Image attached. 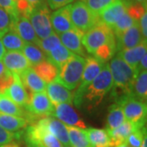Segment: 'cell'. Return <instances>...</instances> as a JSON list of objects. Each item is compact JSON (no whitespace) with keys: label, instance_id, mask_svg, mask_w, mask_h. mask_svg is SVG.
I'll use <instances>...</instances> for the list:
<instances>
[{"label":"cell","instance_id":"1","mask_svg":"<svg viewBox=\"0 0 147 147\" xmlns=\"http://www.w3.org/2000/svg\"><path fill=\"white\" fill-rule=\"evenodd\" d=\"M110 74L113 79L112 96L115 100L130 95L131 86L135 79V71L117 54L113 57L109 64Z\"/></svg>","mask_w":147,"mask_h":147},{"label":"cell","instance_id":"2","mask_svg":"<svg viewBox=\"0 0 147 147\" xmlns=\"http://www.w3.org/2000/svg\"><path fill=\"white\" fill-rule=\"evenodd\" d=\"M113 88V79L108 64H104L100 72L85 91L84 101L86 100L89 108L98 105Z\"/></svg>","mask_w":147,"mask_h":147},{"label":"cell","instance_id":"3","mask_svg":"<svg viewBox=\"0 0 147 147\" xmlns=\"http://www.w3.org/2000/svg\"><path fill=\"white\" fill-rule=\"evenodd\" d=\"M85 63V58L74 54L58 71L57 76L54 81L62 84L69 90H74L81 81Z\"/></svg>","mask_w":147,"mask_h":147},{"label":"cell","instance_id":"4","mask_svg":"<svg viewBox=\"0 0 147 147\" xmlns=\"http://www.w3.org/2000/svg\"><path fill=\"white\" fill-rule=\"evenodd\" d=\"M69 11L74 26L84 34L101 22L99 15L92 12L84 2L69 4Z\"/></svg>","mask_w":147,"mask_h":147},{"label":"cell","instance_id":"5","mask_svg":"<svg viewBox=\"0 0 147 147\" xmlns=\"http://www.w3.org/2000/svg\"><path fill=\"white\" fill-rule=\"evenodd\" d=\"M116 41L111 28L100 22L98 25L86 32L82 38V43L86 52L93 54L95 51L105 43Z\"/></svg>","mask_w":147,"mask_h":147},{"label":"cell","instance_id":"6","mask_svg":"<svg viewBox=\"0 0 147 147\" xmlns=\"http://www.w3.org/2000/svg\"><path fill=\"white\" fill-rule=\"evenodd\" d=\"M123 111L125 119L139 126H146L147 105L146 102L138 100L131 95H126L116 100Z\"/></svg>","mask_w":147,"mask_h":147},{"label":"cell","instance_id":"7","mask_svg":"<svg viewBox=\"0 0 147 147\" xmlns=\"http://www.w3.org/2000/svg\"><path fill=\"white\" fill-rule=\"evenodd\" d=\"M26 111V120H33L37 118H44L47 116H53L54 111V105L49 100L47 93L29 92V101L25 107Z\"/></svg>","mask_w":147,"mask_h":147},{"label":"cell","instance_id":"8","mask_svg":"<svg viewBox=\"0 0 147 147\" xmlns=\"http://www.w3.org/2000/svg\"><path fill=\"white\" fill-rule=\"evenodd\" d=\"M104 64L100 62L97 59L88 57L86 59V63L84 69L81 81L79 84L78 89L74 94V103L77 107H80L84 103V96L85 91L91 83L100 73Z\"/></svg>","mask_w":147,"mask_h":147},{"label":"cell","instance_id":"9","mask_svg":"<svg viewBox=\"0 0 147 147\" xmlns=\"http://www.w3.org/2000/svg\"><path fill=\"white\" fill-rule=\"evenodd\" d=\"M50 16V11L45 3L34 7L29 16V20L39 39L45 38L53 33Z\"/></svg>","mask_w":147,"mask_h":147},{"label":"cell","instance_id":"10","mask_svg":"<svg viewBox=\"0 0 147 147\" xmlns=\"http://www.w3.org/2000/svg\"><path fill=\"white\" fill-rule=\"evenodd\" d=\"M26 142H30L41 147H64L56 137L38 121L32 123L26 132Z\"/></svg>","mask_w":147,"mask_h":147},{"label":"cell","instance_id":"11","mask_svg":"<svg viewBox=\"0 0 147 147\" xmlns=\"http://www.w3.org/2000/svg\"><path fill=\"white\" fill-rule=\"evenodd\" d=\"M53 116L67 126H74L85 129L87 126L84 120L69 103H61L54 105Z\"/></svg>","mask_w":147,"mask_h":147},{"label":"cell","instance_id":"12","mask_svg":"<svg viewBox=\"0 0 147 147\" xmlns=\"http://www.w3.org/2000/svg\"><path fill=\"white\" fill-rule=\"evenodd\" d=\"M143 41H146L143 38L139 26V22L136 21L134 25L124 32L121 36L116 38L117 51L120 52L123 50L130 49L137 47Z\"/></svg>","mask_w":147,"mask_h":147},{"label":"cell","instance_id":"13","mask_svg":"<svg viewBox=\"0 0 147 147\" xmlns=\"http://www.w3.org/2000/svg\"><path fill=\"white\" fill-rule=\"evenodd\" d=\"M2 59L6 69L12 74H20L31 66L23 53L19 51H8Z\"/></svg>","mask_w":147,"mask_h":147},{"label":"cell","instance_id":"14","mask_svg":"<svg viewBox=\"0 0 147 147\" xmlns=\"http://www.w3.org/2000/svg\"><path fill=\"white\" fill-rule=\"evenodd\" d=\"M37 121L40 124H42V126L45 127L54 137H57L63 146H70L68 131L66 129V126L63 123H61L53 116H47L42 119H39Z\"/></svg>","mask_w":147,"mask_h":147},{"label":"cell","instance_id":"15","mask_svg":"<svg viewBox=\"0 0 147 147\" xmlns=\"http://www.w3.org/2000/svg\"><path fill=\"white\" fill-rule=\"evenodd\" d=\"M50 20L52 27L57 34L75 30L69 16V5L59 8L53 12L50 16Z\"/></svg>","mask_w":147,"mask_h":147},{"label":"cell","instance_id":"16","mask_svg":"<svg viewBox=\"0 0 147 147\" xmlns=\"http://www.w3.org/2000/svg\"><path fill=\"white\" fill-rule=\"evenodd\" d=\"M84 34L78 30H72L59 34L61 44L73 53L81 57H86V52L82 43V38Z\"/></svg>","mask_w":147,"mask_h":147},{"label":"cell","instance_id":"17","mask_svg":"<svg viewBox=\"0 0 147 147\" xmlns=\"http://www.w3.org/2000/svg\"><path fill=\"white\" fill-rule=\"evenodd\" d=\"M46 88L47 96L53 105L61 103H72L74 94L62 84L53 81L47 84Z\"/></svg>","mask_w":147,"mask_h":147},{"label":"cell","instance_id":"18","mask_svg":"<svg viewBox=\"0 0 147 147\" xmlns=\"http://www.w3.org/2000/svg\"><path fill=\"white\" fill-rule=\"evenodd\" d=\"M127 6L124 1L115 0L99 14L100 21L111 28L121 16L126 13Z\"/></svg>","mask_w":147,"mask_h":147},{"label":"cell","instance_id":"19","mask_svg":"<svg viewBox=\"0 0 147 147\" xmlns=\"http://www.w3.org/2000/svg\"><path fill=\"white\" fill-rule=\"evenodd\" d=\"M14 74V82L3 94L16 104L25 108L29 101V93L22 84L19 74Z\"/></svg>","mask_w":147,"mask_h":147},{"label":"cell","instance_id":"20","mask_svg":"<svg viewBox=\"0 0 147 147\" xmlns=\"http://www.w3.org/2000/svg\"><path fill=\"white\" fill-rule=\"evenodd\" d=\"M22 84L27 92L31 93L44 92L46 90V83L37 74L33 68L26 69L19 74Z\"/></svg>","mask_w":147,"mask_h":147},{"label":"cell","instance_id":"21","mask_svg":"<svg viewBox=\"0 0 147 147\" xmlns=\"http://www.w3.org/2000/svg\"><path fill=\"white\" fill-rule=\"evenodd\" d=\"M26 43H34L37 45L39 38L37 37L29 18L18 16L12 28Z\"/></svg>","mask_w":147,"mask_h":147},{"label":"cell","instance_id":"22","mask_svg":"<svg viewBox=\"0 0 147 147\" xmlns=\"http://www.w3.org/2000/svg\"><path fill=\"white\" fill-rule=\"evenodd\" d=\"M144 127L139 126L137 124L132 123L129 121L125 120L120 126L116 127L113 130H107V129H105V130L108 132L112 146L115 147L126 142L127 138L128 137V136L131 132H133L136 130H138L140 128H142Z\"/></svg>","mask_w":147,"mask_h":147},{"label":"cell","instance_id":"23","mask_svg":"<svg viewBox=\"0 0 147 147\" xmlns=\"http://www.w3.org/2000/svg\"><path fill=\"white\" fill-rule=\"evenodd\" d=\"M146 51V41H143L139 45H137V47L120 51L118 53V54L135 71L138 66L140 61L144 57V55L147 53Z\"/></svg>","mask_w":147,"mask_h":147},{"label":"cell","instance_id":"24","mask_svg":"<svg viewBox=\"0 0 147 147\" xmlns=\"http://www.w3.org/2000/svg\"><path fill=\"white\" fill-rule=\"evenodd\" d=\"M84 131L93 147H113L108 132L105 129L89 127L85 128Z\"/></svg>","mask_w":147,"mask_h":147},{"label":"cell","instance_id":"25","mask_svg":"<svg viewBox=\"0 0 147 147\" xmlns=\"http://www.w3.org/2000/svg\"><path fill=\"white\" fill-rule=\"evenodd\" d=\"M74 53L70 52L62 44L59 45L47 54V60L60 70Z\"/></svg>","mask_w":147,"mask_h":147},{"label":"cell","instance_id":"26","mask_svg":"<svg viewBox=\"0 0 147 147\" xmlns=\"http://www.w3.org/2000/svg\"><path fill=\"white\" fill-rule=\"evenodd\" d=\"M131 96L138 100L146 102L147 99V72L142 70L135 76L131 86Z\"/></svg>","mask_w":147,"mask_h":147},{"label":"cell","instance_id":"27","mask_svg":"<svg viewBox=\"0 0 147 147\" xmlns=\"http://www.w3.org/2000/svg\"><path fill=\"white\" fill-rule=\"evenodd\" d=\"M28 121L19 116L10 115L0 113V126L3 127L7 131H17L27 126Z\"/></svg>","mask_w":147,"mask_h":147},{"label":"cell","instance_id":"28","mask_svg":"<svg viewBox=\"0 0 147 147\" xmlns=\"http://www.w3.org/2000/svg\"><path fill=\"white\" fill-rule=\"evenodd\" d=\"M33 69L45 83L47 84L55 80L59 71L58 69L48 61H43L33 66Z\"/></svg>","mask_w":147,"mask_h":147},{"label":"cell","instance_id":"29","mask_svg":"<svg viewBox=\"0 0 147 147\" xmlns=\"http://www.w3.org/2000/svg\"><path fill=\"white\" fill-rule=\"evenodd\" d=\"M66 126L69 144L73 147H93L88 139L84 129L77 127Z\"/></svg>","mask_w":147,"mask_h":147},{"label":"cell","instance_id":"30","mask_svg":"<svg viewBox=\"0 0 147 147\" xmlns=\"http://www.w3.org/2000/svg\"><path fill=\"white\" fill-rule=\"evenodd\" d=\"M0 113L10 115L26 117L25 108L16 104L4 94L0 93Z\"/></svg>","mask_w":147,"mask_h":147},{"label":"cell","instance_id":"31","mask_svg":"<svg viewBox=\"0 0 147 147\" xmlns=\"http://www.w3.org/2000/svg\"><path fill=\"white\" fill-rule=\"evenodd\" d=\"M22 53L26 57L30 65H36L38 63L46 61V55L40 49V47L34 43H26L22 48Z\"/></svg>","mask_w":147,"mask_h":147},{"label":"cell","instance_id":"32","mask_svg":"<svg viewBox=\"0 0 147 147\" xmlns=\"http://www.w3.org/2000/svg\"><path fill=\"white\" fill-rule=\"evenodd\" d=\"M125 120H126L125 116L121 106L115 103L109 108V113L106 119V123H107L106 129L113 130L120 126Z\"/></svg>","mask_w":147,"mask_h":147},{"label":"cell","instance_id":"33","mask_svg":"<svg viewBox=\"0 0 147 147\" xmlns=\"http://www.w3.org/2000/svg\"><path fill=\"white\" fill-rule=\"evenodd\" d=\"M1 42L4 48L8 51H20L22 50L26 42L21 38L13 29L7 32L1 38Z\"/></svg>","mask_w":147,"mask_h":147},{"label":"cell","instance_id":"34","mask_svg":"<svg viewBox=\"0 0 147 147\" xmlns=\"http://www.w3.org/2000/svg\"><path fill=\"white\" fill-rule=\"evenodd\" d=\"M116 52H117L116 41H114L101 45L95 51L93 54L96 59H97L100 62L104 64L105 62L110 61L111 58H113Z\"/></svg>","mask_w":147,"mask_h":147},{"label":"cell","instance_id":"35","mask_svg":"<svg viewBox=\"0 0 147 147\" xmlns=\"http://www.w3.org/2000/svg\"><path fill=\"white\" fill-rule=\"evenodd\" d=\"M137 21H135L129 16L127 13H124L120 18L118 20L115 24L111 27V30L114 33V35L116 38H118L119 37L121 36L124 32L127 30L130 27H131L134 23Z\"/></svg>","mask_w":147,"mask_h":147},{"label":"cell","instance_id":"36","mask_svg":"<svg viewBox=\"0 0 147 147\" xmlns=\"http://www.w3.org/2000/svg\"><path fill=\"white\" fill-rule=\"evenodd\" d=\"M16 17L0 7V38L13 28Z\"/></svg>","mask_w":147,"mask_h":147},{"label":"cell","instance_id":"37","mask_svg":"<svg viewBox=\"0 0 147 147\" xmlns=\"http://www.w3.org/2000/svg\"><path fill=\"white\" fill-rule=\"evenodd\" d=\"M61 44V42L58 34L53 32L52 34H50L47 38L39 39L37 46L40 47V49L43 53L47 54L48 53H50L53 49H54L55 47H57Z\"/></svg>","mask_w":147,"mask_h":147},{"label":"cell","instance_id":"38","mask_svg":"<svg viewBox=\"0 0 147 147\" xmlns=\"http://www.w3.org/2000/svg\"><path fill=\"white\" fill-rule=\"evenodd\" d=\"M146 137V127L136 130L128 136L126 143L130 147H141L144 139Z\"/></svg>","mask_w":147,"mask_h":147},{"label":"cell","instance_id":"39","mask_svg":"<svg viewBox=\"0 0 147 147\" xmlns=\"http://www.w3.org/2000/svg\"><path fill=\"white\" fill-rule=\"evenodd\" d=\"M115 1V0H87V6L95 14L99 15L102 11Z\"/></svg>","mask_w":147,"mask_h":147},{"label":"cell","instance_id":"40","mask_svg":"<svg viewBox=\"0 0 147 147\" xmlns=\"http://www.w3.org/2000/svg\"><path fill=\"white\" fill-rule=\"evenodd\" d=\"M146 11V7L142 4L132 3L127 6V13L135 21H139Z\"/></svg>","mask_w":147,"mask_h":147},{"label":"cell","instance_id":"41","mask_svg":"<svg viewBox=\"0 0 147 147\" xmlns=\"http://www.w3.org/2000/svg\"><path fill=\"white\" fill-rule=\"evenodd\" d=\"M13 82L14 74L7 69L2 75H0V93L3 94Z\"/></svg>","mask_w":147,"mask_h":147},{"label":"cell","instance_id":"42","mask_svg":"<svg viewBox=\"0 0 147 147\" xmlns=\"http://www.w3.org/2000/svg\"><path fill=\"white\" fill-rule=\"evenodd\" d=\"M16 5L18 15L29 18L33 10V7L28 2V0H17L16 2Z\"/></svg>","mask_w":147,"mask_h":147},{"label":"cell","instance_id":"43","mask_svg":"<svg viewBox=\"0 0 147 147\" xmlns=\"http://www.w3.org/2000/svg\"><path fill=\"white\" fill-rule=\"evenodd\" d=\"M0 7L13 16H18L16 2L14 0H0Z\"/></svg>","mask_w":147,"mask_h":147},{"label":"cell","instance_id":"44","mask_svg":"<svg viewBox=\"0 0 147 147\" xmlns=\"http://www.w3.org/2000/svg\"><path fill=\"white\" fill-rule=\"evenodd\" d=\"M17 137H18V134H15L14 132L7 131L3 127L0 126V146L12 142L15 138Z\"/></svg>","mask_w":147,"mask_h":147},{"label":"cell","instance_id":"45","mask_svg":"<svg viewBox=\"0 0 147 147\" xmlns=\"http://www.w3.org/2000/svg\"><path fill=\"white\" fill-rule=\"evenodd\" d=\"M47 5L52 10H57L70 4L74 0H46Z\"/></svg>","mask_w":147,"mask_h":147},{"label":"cell","instance_id":"46","mask_svg":"<svg viewBox=\"0 0 147 147\" xmlns=\"http://www.w3.org/2000/svg\"><path fill=\"white\" fill-rule=\"evenodd\" d=\"M139 26H140V29H141V32H142V37L145 40H146L147 38V12L146 11L143 16L141 17L140 19V22H139Z\"/></svg>","mask_w":147,"mask_h":147},{"label":"cell","instance_id":"47","mask_svg":"<svg viewBox=\"0 0 147 147\" xmlns=\"http://www.w3.org/2000/svg\"><path fill=\"white\" fill-rule=\"evenodd\" d=\"M127 3V5L128 4H132V3H138V4H142V5L146 7L147 0H123Z\"/></svg>","mask_w":147,"mask_h":147},{"label":"cell","instance_id":"48","mask_svg":"<svg viewBox=\"0 0 147 147\" xmlns=\"http://www.w3.org/2000/svg\"><path fill=\"white\" fill-rule=\"evenodd\" d=\"M28 2L30 3V4L31 5V7L34 8L37 6L41 5V4H43L45 3V0H28Z\"/></svg>","mask_w":147,"mask_h":147},{"label":"cell","instance_id":"49","mask_svg":"<svg viewBox=\"0 0 147 147\" xmlns=\"http://www.w3.org/2000/svg\"><path fill=\"white\" fill-rule=\"evenodd\" d=\"M0 147H20L19 146V145L16 143V142H9V143H7L5 145H3V146H1Z\"/></svg>","mask_w":147,"mask_h":147},{"label":"cell","instance_id":"50","mask_svg":"<svg viewBox=\"0 0 147 147\" xmlns=\"http://www.w3.org/2000/svg\"><path fill=\"white\" fill-rule=\"evenodd\" d=\"M5 54V48L3 47V43L2 42L0 41V60L3 58V55Z\"/></svg>","mask_w":147,"mask_h":147},{"label":"cell","instance_id":"51","mask_svg":"<svg viewBox=\"0 0 147 147\" xmlns=\"http://www.w3.org/2000/svg\"><path fill=\"white\" fill-rule=\"evenodd\" d=\"M6 70H7V69H6V67L4 66V65H3V63L0 61V75H2L5 72Z\"/></svg>","mask_w":147,"mask_h":147},{"label":"cell","instance_id":"52","mask_svg":"<svg viewBox=\"0 0 147 147\" xmlns=\"http://www.w3.org/2000/svg\"><path fill=\"white\" fill-rule=\"evenodd\" d=\"M26 147H41L40 146H38L35 144H33L30 142H26Z\"/></svg>","mask_w":147,"mask_h":147},{"label":"cell","instance_id":"53","mask_svg":"<svg viewBox=\"0 0 147 147\" xmlns=\"http://www.w3.org/2000/svg\"><path fill=\"white\" fill-rule=\"evenodd\" d=\"M115 147H130L127 144L126 142H124V143H123V144H120V145H119V146H116Z\"/></svg>","mask_w":147,"mask_h":147},{"label":"cell","instance_id":"54","mask_svg":"<svg viewBox=\"0 0 147 147\" xmlns=\"http://www.w3.org/2000/svg\"><path fill=\"white\" fill-rule=\"evenodd\" d=\"M141 147H147V137H146V138L144 139V142L142 143V146Z\"/></svg>","mask_w":147,"mask_h":147},{"label":"cell","instance_id":"55","mask_svg":"<svg viewBox=\"0 0 147 147\" xmlns=\"http://www.w3.org/2000/svg\"><path fill=\"white\" fill-rule=\"evenodd\" d=\"M79 1H81V2H84V1H87V0H79Z\"/></svg>","mask_w":147,"mask_h":147},{"label":"cell","instance_id":"56","mask_svg":"<svg viewBox=\"0 0 147 147\" xmlns=\"http://www.w3.org/2000/svg\"><path fill=\"white\" fill-rule=\"evenodd\" d=\"M65 147H73V146H65Z\"/></svg>","mask_w":147,"mask_h":147},{"label":"cell","instance_id":"57","mask_svg":"<svg viewBox=\"0 0 147 147\" xmlns=\"http://www.w3.org/2000/svg\"><path fill=\"white\" fill-rule=\"evenodd\" d=\"M14 1H15V2H16V1H17V0H14Z\"/></svg>","mask_w":147,"mask_h":147}]
</instances>
